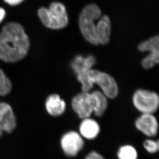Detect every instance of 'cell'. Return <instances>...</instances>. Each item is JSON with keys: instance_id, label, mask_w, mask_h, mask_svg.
Returning <instances> with one entry per match:
<instances>
[{"instance_id": "1", "label": "cell", "mask_w": 159, "mask_h": 159, "mask_svg": "<svg viewBox=\"0 0 159 159\" xmlns=\"http://www.w3.org/2000/svg\"><path fill=\"white\" fill-rule=\"evenodd\" d=\"M30 40L22 26L9 22L3 26L0 33V59L14 63L25 57L30 48Z\"/></svg>"}, {"instance_id": "2", "label": "cell", "mask_w": 159, "mask_h": 159, "mask_svg": "<svg viewBox=\"0 0 159 159\" xmlns=\"http://www.w3.org/2000/svg\"><path fill=\"white\" fill-rule=\"evenodd\" d=\"M77 78L81 84L82 92H91L94 85L97 84L108 98L114 99L119 93V88L116 80L105 72L91 69L78 74Z\"/></svg>"}, {"instance_id": "3", "label": "cell", "mask_w": 159, "mask_h": 159, "mask_svg": "<svg viewBox=\"0 0 159 159\" xmlns=\"http://www.w3.org/2000/svg\"><path fill=\"white\" fill-rule=\"evenodd\" d=\"M38 15L44 25L52 30H60L68 25L69 22L66 8L60 2H53L47 8L41 7Z\"/></svg>"}, {"instance_id": "4", "label": "cell", "mask_w": 159, "mask_h": 159, "mask_svg": "<svg viewBox=\"0 0 159 159\" xmlns=\"http://www.w3.org/2000/svg\"><path fill=\"white\" fill-rule=\"evenodd\" d=\"M102 15L101 9L95 4L85 6L79 18V26L81 34L86 40L94 45H98L96 37V20Z\"/></svg>"}, {"instance_id": "5", "label": "cell", "mask_w": 159, "mask_h": 159, "mask_svg": "<svg viewBox=\"0 0 159 159\" xmlns=\"http://www.w3.org/2000/svg\"><path fill=\"white\" fill-rule=\"evenodd\" d=\"M132 103L141 114H154L159 108V96L155 92L139 89L133 95Z\"/></svg>"}, {"instance_id": "6", "label": "cell", "mask_w": 159, "mask_h": 159, "mask_svg": "<svg viewBox=\"0 0 159 159\" xmlns=\"http://www.w3.org/2000/svg\"><path fill=\"white\" fill-rule=\"evenodd\" d=\"M60 146L66 156L74 157L83 149L84 141L79 133L70 131L62 135L60 140Z\"/></svg>"}, {"instance_id": "7", "label": "cell", "mask_w": 159, "mask_h": 159, "mask_svg": "<svg viewBox=\"0 0 159 159\" xmlns=\"http://www.w3.org/2000/svg\"><path fill=\"white\" fill-rule=\"evenodd\" d=\"M159 38L156 36L142 42L138 45L141 52H150V54L143 59L142 65L144 69H149L158 64L159 61Z\"/></svg>"}, {"instance_id": "8", "label": "cell", "mask_w": 159, "mask_h": 159, "mask_svg": "<svg viewBox=\"0 0 159 159\" xmlns=\"http://www.w3.org/2000/svg\"><path fill=\"white\" fill-rule=\"evenodd\" d=\"M71 106L80 119L90 117L93 113V101L90 92H82L74 96Z\"/></svg>"}, {"instance_id": "9", "label": "cell", "mask_w": 159, "mask_h": 159, "mask_svg": "<svg viewBox=\"0 0 159 159\" xmlns=\"http://www.w3.org/2000/svg\"><path fill=\"white\" fill-rule=\"evenodd\" d=\"M139 131L149 138L156 137L158 131V122L153 114H141L135 121Z\"/></svg>"}, {"instance_id": "10", "label": "cell", "mask_w": 159, "mask_h": 159, "mask_svg": "<svg viewBox=\"0 0 159 159\" xmlns=\"http://www.w3.org/2000/svg\"><path fill=\"white\" fill-rule=\"evenodd\" d=\"M17 126V120L12 107L5 102H0V128L4 132L11 133Z\"/></svg>"}, {"instance_id": "11", "label": "cell", "mask_w": 159, "mask_h": 159, "mask_svg": "<svg viewBox=\"0 0 159 159\" xmlns=\"http://www.w3.org/2000/svg\"><path fill=\"white\" fill-rule=\"evenodd\" d=\"M45 107L47 112L52 116H61L66 109V103L57 94H51L45 101Z\"/></svg>"}, {"instance_id": "12", "label": "cell", "mask_w": 159, "mask_h": 159, "mask_svg": "<svg viewBox=\"0 0 159 159\" xmlns=\"http://www.w3.org/2000/svg\"><path fill=\"white\" fill-rule=\"evenodd\" d=\"M80 135L83 138L93 140L96 138L100 132V126L98 122L88 117L83 119L79 127Z\"/></svg>"}, {"instance_id": "13", "label": "cell", "mask_w": 159, "mask_h": 159, "mask_svg": "<svg viewBox=\"0 0 159 159\" xmlns=\"http://www.w3.org/2000/svg\"><path fill=\"white\" fill-rule=\"evenodd\" d=\"M111 24L110 18L104 15L96 24V37L98 44L106 45L109 42Z\"/></svg>"}, {"instance_id": "14", "label": "cell", "mask_w": 159, "mask_h": 159, "mask_svg": "<svg viewBox=\"0 0 159 159\" xmlns=\"http://www.w3.org/2000/svg\"><path fill=\"white\" fill-rule=\"evenodd\" d=\"M96 59L93 56H88L84 57L83 56H76L72 60L71 66L74 72L77 75L87 72L94 66Z\"/></svg>"}, {"instance_id": "15", "label": "cell", "mask_w": 159, "mask_h": 159, "mask_svg": "<svg viewBox=\"0 0 159 159\" xmlns=\"http://www.w3.org/2000/svg\"><path fill=\"white\" fill-rule=\"evenodd\" d=\"M90 93L93 101V113L96 116L101 117L108 108V98L99 90Z\"/></svg>"}, {"instance_id": "16", "label": "cell", "mask_w": 159, "mask_h": 159, "mask_svg": "<svg viewBox=\"0 0 159 159\" xmlns=\"http://www.w3.org/2000/svg\"><path fill=\"white\" fill-rule=\"evenodd\" d=\"M119 159H137L138 152L134 147L130 145L122 146L117 152Z\"/></svg>"}, {"instance_id": "17", "label": "cell", "mask_w": 159, "mask_h": 159, "mask_svg": "<svg viewBox=\"0 0 159 159\" xmlns=\"http://www.w3.org/2000/svg\"><path fill=\"white\" fill-rule=\"evenodd\" d=\"M11 82L4 71L0 69V96L7 95L11 91Z\"/></svg>"}, {"instance_id": "18", "label": "cell", "mask_w": 159, "mask_h": 159, "mask_svg": "<svg viewBox=\"0 0 159 159\" xmlns=\"http://www.w3.org/2000/svg\"><path fill=\"white\" fill-rule=\"evenodd\" d=\"M143 146L145 149L149 153H156L159 150V141L158 140L156 141L151 139H149L144 142Z\"/></svg>"}, {"instance_id": "19", "label": "cell", "mask_w": 159, "mask_h": 159, "mask_svg": "<svg viewBox=\"0 0 159 159\" xmlns=\"http://www.w3.org/2000/svg\"><path fill=\"white\" fill-rule=\"evenodd\" d=\"M84 159H106L102 156V155H101L100 153H98V152H90V153H89L86 158Z\"/></svg>"}, {"instance_id": "20", "label": "cell", "mask_w": 159, "mask_h": 159, "mask_svg": "<svg viewBox=\"0 0 159 159\" xmlns=\"http://www.w3.org/2000/svg\"><path fill=\"white\" fill-rule=\"evenodd\" d=\"M7 4L11 6H16L22 3L24 0H4Z\"/></svg>"}, {"instance_id": "21", "label": "cell", "mask_w": 159, "mask_h": 159, "mask_svg": "<svg viewBox=\"0 0 159 159\" xmlns=\"http://www.w3.org/2000/svg\"><path fill=\"white\" fill-rule=\"evenodd\" d=\"M6 16V11L3 8L0 7V23L3 21Z\"/></svg>"}, {"instance_id": "22", "label": "cell", "mask_w": 159, "mask_h": 159, "mask_svg": "<svg viewBox=\"0 0 159 159\" xmlns=\"http://www.w3.org/2000/svg\"><path fill=\"white\" fill-rule=\"evenodd\" d=\"M3 133H4V131L0 128V138H1L2 136L3 135Z\"/></svg>"}]
</instances>
